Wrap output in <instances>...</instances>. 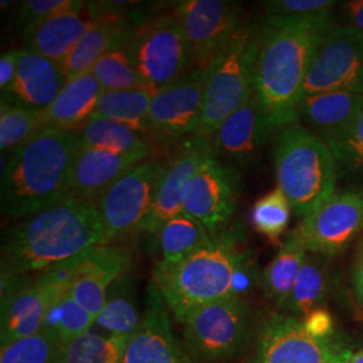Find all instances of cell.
<instances>
[{"instance_id":"1","label":"cell","mask_w":363,"mask_h":363,"mask_svg":"<svg viewBox=\"0 0 363 363\" xmlns=\"http://www.w3.org/2000/svg\"><path fill=\"white\" fill-rule=\"evenodd\" d=\"M109 241L96 203L67 198L4 232L1 277L43 272Z\"/></svg>"},{"instance_id":"2","label":"cell","mask_w":363,"mask_h":363,"mask_svg":"<svg viewBox=\"0 0 363 363\" xmlns=\"http://www.w3.org/2000/svg\"><path fill=\"white\" fill-rule=\"evenodd\" d=\"M333 18H269L259 26L255 91L272 132L298 121L312 55Z\"/></svg>"},{"instance_id":"3","label":"cell","mask_w":363,"mask_h":363,"mask_svg":"<svg viewBox=\"0 0 363 363\" xmlns=\"http://www.w3.org/2000/svg\"><path fill=\"white\" fill-rule=\"evenodd\" d=\"M79 148L78 130L46 127L10 156H1V214L26 220L66 199Z\"/></svg>"},{"instance_id":"4","label":"cell","mask_w":363,"mask_h":363,"mask_svg":"<svg viewBox=\"0 0 363 363\" xmlns=\"http://www.w3.org/2000/svg\"><path fill=\"white\" fill-rule=\"evenodd\" d=\"M235 242L234 234L222 233L179 262H156L152 283L181 323L196 308L234 296V279L242 261Z\"/></svg>"},{"instance_id":"5","label":"cell","mask_w":363,"mask_h":363,"mask_svg":"<svg viewBox=\"0 0 363 363\" xmlns=\"http://www.w3.org/2000/svg\"><path fill=\"white\" fill-rule=\"evenodd\" d=\"M273 159L277 187L298 217H307L335 195V159L328 145L308 128L295 123L279 130Z\"/></svg>"},{"instance_id":"6","label":"cell","mask_w":363,"mask_h":363,"mask_svg":"<svg viewBox=\"0 0 363 363\" xmlns=\"http://www.w3.org/2000/svg\"><path fill=\"white\" fill-rule=\"evenodd\" d=\"M259 46V26L244 23L230 43L208 66L198 136L211 139L222 123L253 94Z\"/></svg>"},{"instance_id":"7","label":"cell","mask_w":363,"mask_h":363,"mask_svg":"<svg viewBox=\"0 0 363 363\" xmlns=\"http://www.w3.org/2000/svg\"><path fill=\"white\" fill-rule=\"evenodd\" d=\"M182 325L186 352L191 359L223 362L245 349L253 318L244 298L229 296L190 312Z\"/></svg>"},{"instance_id":"8","label":"cell","mask_w":363,"mask_h":363,"mask_svg":"<svg viewBox=\"0 0 363 363\" xmlns=\"http://www.w3.org/2000/svg\"><path fill=\"white\" fill-rule=\"evenodd\" d=\"M145 85L164 88L193 70V55L175 15L162 16L138 28L125 48Z\"/></svg>"},{"instance_id":"9","label":"cell","mask_w":363,"mask_h":363,"mask_svg":"<svg viewBox=\"0 0 363 363\" xmlns=\"http://www.w3.org/2000/svg\"><path fill=\"white\" fill-rule=\"evenodd\" d=\"M164 171V162L144 160L125 172L96 201L111 241L142 233L145 220L155 208Z\"/></svg>"},{"instance_id":"10","label":"cell","mask_w":363,"mask_h":363,"mask_svg":"<svg viewBox=\"0 0 363 363\" xmlns=\"http://www.w3.org/2000/svg\"><path fill=\"white\" fill-rule=\"evenodd\" d=\"M339 91L363 94V33L331 25L312 55L301 100L310 94Z\"/></svg>"},{"instance_id":"11","label":"cell","mask_w":363,"mask_h":363,"mask_svg":"<svg viewBox=\"0 0 363 363\" xmlns=\"http://www.w3.org/2000/svg\"><path fill=\"white\" fill-rule=\"evenodd\" d=\"M81 257L82 253L39 273L9 296L1 298V345L42 330L50 306L72 284Z\"/></svg>"},{"instance_id":"12","label":"cell","mask_w":363,"mask_h":363,"mask_svg":"<svg viewBox=\"0 0 363 363\" xmlns=\"http://www.w3.org/2000/svg\"><path fill=\"white\" fill-rule=\"evenodd\" d=\"M240 169L208 156L189 183L183 211L199 220L208 233L217 238L233 217L241 193Z\"/></svg>"},{"instance_id":"13","label":"cell","mask_w":363,"mask_h":363,"mask_svg":"<svg viewBox=\"0 0 363 363\" xmlns=\"http://www.w3.org/2000/svg\"><path fill=\"white\" fill-rule=\"evenodd\" d=\"M362 229L363 193L346 191L304 217L291 234L308 253L330 259L345 252Z\"/></svg>"},{"instance_id":"14","label":"cell","mask_w":363,"mask_h":363,"mask_svg":"<svg viewBox=\"0 0 363 363\" xmlns=\"http://www.w3.org/2000/svg\"><path fill=\"white\" fill-rule=\"evenodd\" d=\"M189 40L194 69L208 67L244 26L240 4L225 0H184L174 13Z\"/></svg>"},{"instance_id":"15","label":"cell","mask_w":363,"mask_h":363,"mask_svg":"<svg viewBox=\"0 0 363 363\" xmlns=\"http://www.w3.org/2000/svg\"><path fill=\"white\" fill-rule=\"evenodd\" d=\"M208 81V67L193 69L157 89L148 111V130L163 140H175L198 132Z\"/></svg>"},{"instance_id":"16","label":"cell","mask_w":363,"mask_h":363,"mask_svg":"<svg viewBox=\"0 0 363 363\" xmlns=\"http://www.w3.org/2000/svg\"><path fill=\"white\" fill-rule=\"evenodd\" d=\"M211 155H214L211 139L198 135L190 136L177 148L166 163L155 208L145 220L142 233L154 235L167 220L183 213L186 189L201 164Z\"/></svg>"},{"instance_id":"17","label":"cell","mask_w":363,"mask_h":363,"mask_svg":"<svg viewBox=\"0 0 363 363\" xmlns=\"http://www.w3.org/2000/svg\"><path fill=\"white\" fill-rule=\"evenodd\" d=\"M272 133L256 91L228 117L211 138L213 152L220 162L235 169L252 166L267 136Z\"/></svg>"},{"instance_id":"18","label":"cell","mask_w":363,"mask_h":363,"mask_svg":"<svg viewBox=\"0 0 363 363\" xmlns=\"http://www.w3.org/2000/svg\"><path fill=\"white\" fill-rule=\"evenodd\" d=\"M121 363H189V354L174 335L167 304L154 283L148 286L147 311L127 342Z\"/></svg>"},{"instance_id":"19","label":"cell","mask_w":363,"mask_h":363,"mask_svg":"<svg viewBox=\"0 0 363 363\" xmlns=\"http://www.w3.org/2000/svg\"><path fill=\"white\" fill-rule=\"evenodd\" d=\"M337 347L312 337L301 319L274 313L262 327L256 363H325Z\"/></svg>"},{"instance_id":"20","label":"cell","mask_w":363,"mask_h":363,"mask_svg":"<svg viewBox=\"0 0 363 363\" xmlns=\"http://www.w3.org/2000/svg\"><path fill=\"white\" fill-rule=\"evenodd\" d=\"M132 265L130 250L123 247L99 245L82 253L69 294L94 319L104 310L108 291Z\"/></svg>"},{"instance_id":"21","label":"cell","mask_w":363,"mask_h":363,"mask_svg":"<svg viewBox=\"0 0 363 363\" xmlns=\"http://www.w3.org/2000/svg\"><path fill=\"white\" fill-rule=\"evenodd\" d=\"M151 152L116 154L81 147L70 169L66 199L93 202L118 181L125 172L144 162Z\"/></svg>"},{"instance_id":"22","label":"cell","mask_w":363,"mask_h":363,"mask_svg":"<svg viewBox=\"0 0 363 363\" xmlns=\"http://www.w3.org/2000/svg\"><path fill=\"white\" fill-rule=\"evenodd\" d=\"M109 13L97 3H88L84 9L58 13L22 31L27 50L37 52L61 64L91 27Z\"/></svg>"},{"instance_id":"23","label":"cell","mask_w":363,"mask_h":363,"mask_svg":"<svg viewBox=\"0 0 363 363\" xmlns=\"http://www.w3.org/2000/svg\"><path fill=\"white\" fill-rule=\"evenodd\" d=\"M66 82L67 79L58 62L22 49L18 55L13 89L1 100L42 111L57 99Z\"/></svg>"},{"instance_id":"24","label":"cell","mask_w":363,"mask_h":363,"mask_svg":"<svg viewBox=\"0 0 363 363\" xmlns=\"http://www.w3.org/2000/svg\"><path fill=\"white\" fill-rule=\"evenodd\" d=\"M136 31L120 13H109L79 39L73 50L60 64L66 79L70 81L89 73L106 52L127 48Z\"/></svg>"},{"instance_id":"25","label":"cell","mask_w":363,"mask_h":363,"mask_svg":"<svg viewBox=\"0 0 363 363\" xmlns=\"http://www.w3.org/2000/svg\"><path fill=\"white\" fill-rule=\"evenodd\" d=\"M362 106L363 94L359 93L325 91L306 96L300 101L298 118L327 143L350 125Z\"/></svg>"},{"instance_id":"26","label":"cell","mask_w":363,"mask_h":363,"mask_svg":"<svg viewBox=\"0 0 363 363\" xmlns=\"http://www.w3.org/2000/svg\"><path fill=\"white\" fill-rule=\"evenodd\" d=\"M101 91L103 88L91 72L67 81L52 104L40 111L45 125L81 130L94 115Z\"/></svg>"},{"instance_id":"27","label":"cell","mask_w":363,"mask_h":363,"mask_svg":"<svg viewBox=\"0 0 363 363\" xmlns=\"http://www.w3.org/2000/svg\"><path fill=\"white\" fill-rule=\"evenodd\" d=\"M154 237L159 261L166 264L179 262L214 240L199 220L184 211L167 220Z\"/></svg>"},{"instance_id":"28","label":"cell","mask_w":363,"mask_h":363,"mask_svg":"<svg viewBox=\"0 0 363 363\" xmlns=\"http://www.w3.org/2000/svg\"><path fill=\"white\" fill-rule=\"evenodd\" d=\"M81 147L97 148L116 154L151 152L143 133L104 116H93L78 130Z\"/></svg>"},{"instance_id":"29","label":"cell","mask_w":363,"mask_h":363,"mask_svg":"<svg viewBox=\"0 0 363 363\" xmlns=\"http://www.w3.org/2000/svg\"><path fill=\"white\" fill-rule=\"evenodd\" d=\"M308 256L307 249L292 234L262 272V288L267 298L280 308L286 303L298 272Z\"/></svg>"},{"instance_id":"30","label":"cell","mask_w":363,"mask_h":363,"mask_svg":"<svg viewBox=\"0 0 363 363\" xmlns=\"http://www.w3.org/2000/svg\"><path fill=\"white\" fill-rule=\"evenodd\" d=\"M155 93V89L148 88L103 91L99 97L94 115L116 120L132 130L147 135L150 133L147 117Z\"/></svg>"},{"instance_id":"31","label":"cell","mask_w":363,"mask_h":363,"mask_svg":"<svg viewBox=\"0 0 363 363\" xmlns=\"http://www.w3.org/2000/svg\"><path fill=\"white\" fill-rule=\"evenodd\" d=\"M142 322L136 307L135 288L130 271L121 274L108 291L104 310L96 319V325L108 334L130 337Z\"/></svg>"},{"instance_id":"32","label":"cell","mask_w":363,"mask_h":363,"mask_svg":"<svg viewBox=\"0 0 363 363\" xmlns=\"http://www.w3.org/2000/svg\"><path fill=\"white\" fill-rule=\"evenodd\" d=\"M128 339L91 330L61 345L55 363H121Z\"/></svg>"},{"instance_id":"33","label":"cell","mask_w":363,"mask_h":363,"mask_svg":"<svg viewBox=\"0 0 363 363\" xmlns=\"http://www.w3.org/2000/svg\"><path fill=\"white\" fill-rule=\"evenodd\" d=\"M322 257L308 253L296 281L288 295L283 310L291 316L306 318L310 312L319 308L325 298L327 280Z\"/></svg>"},{"instance_id":"34","label":"cell","mask_w":363,"mask_h":363,"mask_svg":"<svg viewBox=\"0 0 363 363\" xmlns=\"http://www.w3.org/2000/svg\"><path fill=\"white\" fill-rule=\"evenodd\" d=\"M39 109L26 108L1 100L0 103V148L1 152L13 150L27 143L40 130H45Z\"/></svg>"},{"instance_id":"35","label":"cell","mask_w":363,"mask_h":363,"mask_svg":"<svg viewBox=\"0 0 363 363\" xmlns=\"http://www.w3.org/2000/svg\"><path fill=\"white\" fill-rule=\"evenodd\" d=\"M93 325H96V319L72 298L67 289L50 306L42 328L50 330L65 345L91 331Z\"/></svg>"},{"instance_id":"36","label":"cell","mask_w":363,"mask_h":363,"mask_svg":"<svg viewBox=\"0 0 363 363\" xmlns=\"http://www.w3.org/2000/svg\"><path fill=\"white\" fill-rule=\"evenodd\" d=\"M61 345L54 333L42 328L35 334L1 345L0 363H55Z\"/></svg>"},{"instance_id":"37","label":"cell","mask_w":363,"mask_h":363,"mask_svg":"<svg viewBox=\"0 0 363 363\" xmlns=\"http://www.w3.org/2000/svg\"><path fill=\"white\" fill-rule=\"evenodd\" d=\"M91 72L94 74V77L97 78L103 91H127L148 88L143 78L138 73L125 48L106 52L104 57H101L96 62V65L91 67Z\"/></svg>"},{"instance_id":"38","label":"cell","mask_w":363,"mask_h":363,"mask_svg":"<svg viewBox=\"0 0 363 363\" xmlns=\"http://www.w3.org/2000/svg\"><path fill=\"white\" fill-rule=\"evenodd\" d=\"M291 211L292 206L286 195L280 187H276L256 201L250 211V220L259 234L277 242L286 230Z\"/></svg>"},{"instance_id":"39","label":"cell","mask_w":363,"mask_h":363,"mask_svg":"<svg viewBox=\"0 0 363 363\" xmlns=\"http://www.w3.org/2000/svg\"><path fill=\"white\" fill-rule=\"evenodd\" d=\"M325 144L335 159L339 175L361 172L363 169V106L350 125Z\"/></svg>"},{"instance_id":"40","label":"cell","mask_w":363,"mask_h":363,"mask_svg":"<svg viewBox=\"0 0 363 363\" xmlns=\"http://www.w3.org/2000/svg\"><path fill=\"white\" fill-rule=\"evenodd\" d=\"M335 4L330 0H271L264 1L262 6L269 18L316 19L333 18Z\"/></svg>"},{"instance_id":"41","label":"cell","mask_w":363,"mask_h":363,"mask_svg":"<svg viewBox=\"0 0 363 363\" xmlns=\"http://www.w3.org/2000/svg\"><path fill=\"white\" fill-rule=\"evenodd\" d=\"M88 1L81 0H27L18 10V25L23 30L35 26L58 13L84 9Z\"/></svg>"},{"instance_id":"42","label":"cell","mask_w":363,"mask_h":363,"mask_svg":"<svg viewBox=\"0 0 363 363\" xmlns=\"http://www.w3.org/2000/svg\"><path fill=\"white\" fill-rule=\"evenodd\" d=\"M304 328L312 337L322 340H331L334 334V319L325 308H316L301 319Z\"/></svg>"},{"instance_id":"43","label":"cell","mask_w":363,"mask_h":363,"mask_svg":"<svg viewBox=\"0 0 363 363\" xmlns=\"http://www.w3.org/2000/svg\"><path fill=\"white\" fill-rule=\"evenodd\" d=\"M19 50H11L1 54L0 57V91L1 99L7 97L13 89L18 70Z\"/></svg>"},{"instance_id":"44","label":"cell","mask_w":363,"mask_h":363,"mask_svg":"<svg viewBox=\"0 0 363 363\" xmlns=\"http://www.w3.org/2000/svg\"><path fill=\"white\" fill-rule=\"evenodd\" d=\"M342 18L346 26L363 33V0H352L340 4Z\"/></svg>"},{"instance_id":"45","label":"cell","mask_w":363,"mask_h":363,"mask_svg":"<svg viewBox=\"0 0 363 363\" xmlns=\"http://www.w3.org/2000/svg\"><path fill=\"white\" fill-rule=\"evenodd\" d=\"M352 281H354L355 294L363 304V242L359 252H358V257H357L354 274H352Z\"/></svg>"},{"instance_id":"46","label":"cell","mask_w":363,"mask_h":363,"mask_svg":"<svg viewBox=\"0 0 363 363\" xmlns=\"http://www.w3.org/2000/svg\"><path fill=\"white\" fill-rule=\"evenodd\" d=\"M351 354H352L351 351L337 347L334 352L327 358V361L325 363H349Z\"/></svg>"},{"instance_id":"47","label":"cell","mask_w":363,"mask_h":363,"mask_svg":"<svg viewBox=\"0 0 363 363\" xmlns=\"http://www.w3.org/2000/svg\"><path fill=\"white\" fill-rule=\"evenodd\" d=\"M349 363H363V347L357 352H352Z\"/></svg>"}]
</instances>
